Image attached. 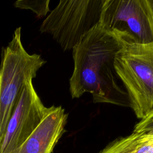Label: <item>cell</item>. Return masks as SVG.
Segmentation results:
<instances>
[{"label":"cell","instance_id":"obj_1","mask_svg":"<svg viewBox=\"0 0 153 153\" xmlns=\"http://www.w3.org/2000/svg\"><path fill=\"white\" fill-rule=\"evenodd\" d=\"M122 43L98 23L72 49L74 68L69 79L72 99L89 93L95 103L130 107L127 93L118 83L114 62Z\"/></svg>","mask_w":153,"mask_h":153},{"label":"cell","instance_id":"obj_2","mask_svg":"<svg viewBox=\"0 0 153 153\" xmlns=\"http://www.w3.org/2000/svg\"><path fill=\"white\" fill-rule=\"evenodd\" d=\"M21 27L14 30L2 48L0 64V146L8 122L26 84L32 81L46 61L41 55L29 54L21 39Z\"/></svg>","mask_w":153,"mask_h":153},{"label":"cell","instance_id":"obj_3","mask_svg":"<svg viewBox=\"0 0 153 153\" xmlns=\"http://www.w3.org/2000/svg\"><path fill=\"white\" fill-rule=\"evenodd\" d=\"M115 69L139 119L153 113V42L124 44L117 53Z\"/></svg>","mask_w":153,"mask_h":153},{"label":"cell","instance_id":"obj_4","mask_svg":"<svg viewBox=\"0 0 153 153\" xmlns=\"http://www.w3.org/2000/svg\"><path fill=\"white\" fill-rule=\"evenodd\" d=\"M104 0H61L42 22L48 33L63 50H72L99 23Z\"/></svg>","mask_w":153,"mask_h":153},{"label":"cell","instance_id":"obj_5","mask_svg":"<svg viewBox=\"0 0 153 153\" xmlns=\"http://www.w3.org/2000/svg\"><path fill=\"white\" fill-rule=\"evenodd\" d=\"M99 23L123 45L153 42V9L149 0H104Z\"/></svg>","mask_w":153,"mask_h":153},{"label":"cell","instance_id":"obj_6","mask_svg":"<svg viewBox=\"0 0 153 153\" xmlns=\"http://www.w3.org/2000/svg\"><path fill=\"white\" fill-rule=\"evenodd\" d=\"M52 108L46 107L36 93L32 81L27 82L10 117L0 146V153H12L37 127Z\"/></svg>","mask_w":153,"mask_h":153},{"label":"cell","instance_id":"obj_7","mask_svg":"<svg viewBox=\"0 0 153 153\" xmlns=\"http://www.w3.org/2000/svg\"><path fill=\"white\" fill-rule=\"evenodd\" d=\"M68 114L61 106L50 112L25 142L12 153H51L65 132Z\"/></svg>","mask_w":153,"mask_h":153},{"label":"cell","instance_id":"obj_8","mask_svg":"<svg viewBox=\"0 0 153 153\" xmlns=\"http://www.w3.org/2000/svg\"><path fill=\"white\" fill-rule=\"evenodd\" d=\"M99 153H153V132H133L112 142Z\"/></svg>","mask_w":153,"mask_h":153},{"label":"cell","instance_id":"obj_9","mask_svg":"<svg viewBox=\"0 0 153 153\" xmlns=\"http://www.w3.org/2000/svg\"><path fill=\"white\" fill-rule=\"evenodd\" d=\"M49 3V0H19L14 2V6L20 9L30 10L36 15L37 17L40 18L45 17L50 11Z\"/></svg>","mask_w":153,"mask_h":153},{"label":"cell","instance_id":"obj_10","mask_svg":"<svg viewBox=\"0 0 153 153\" xmlns=\"http://www.w3.org/2000/svg\"><path fill=\"white\" fill-rule=\"evenodd\" d=\"M134 133L153 132V113L147 117L140 120L134 126Z\"/></svg>","mask_w":153,"mask_h":153},{"label":"cell","instance_id":"obj_11","mask_svg":"<svg viewBox=\"0 0 153 153\" xmlns=\"http://www.w3.org/2000/svg\"><path fill=\"white\" fill-rule=\"evenodd\" d=\"M149 2H150V4L152 7V9H153V0H149Z\"/></svg>","mask_w":153,"mask_h":153}]
</instances>
